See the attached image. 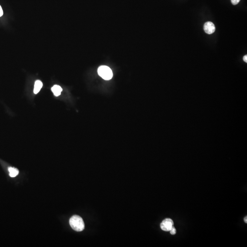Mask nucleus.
Here are the masks:
<instances>
[{"instance_id": "obj_9", "label": "nucleus", "mask_w": 247, "mask_h": 247, "mask_svg": "<svg viewBox=\"0 0 247 247\" xmlns=\"http://www.w3.org/2000/svg\"><path fill=\"white\" fill-rule=\"evenodd\" d=\"M240 1V0H231V2L233 5H237Z\"/></svg>"}, {"instance_id": "obj_1", "label": "nucleus", "mask_w": 247, "mask_h": 247, "mask_svg": "<svg viewBox=\"0 0 247 247\" xmlns=\"http://www.w3.org/2000/svg\"><path fill=\"white\" fill-rule=\"evenodd\" d=\"M69 223L71 228L77 232H81L84 230V223L81 216L75 215L70 218Z\"/></svg>"}, {"instance_id": "obj_10", "label": "nucleus", "mask_w": 247, "mask_h": 247, "mask_svg": "<svg viewBox=\"0 0 247 247\" xmlns=\"http://www.w3.org/2000/svg\"><path fill=\"white\" fill-rule=\"evenodd\" d=\"M3 14V12L1 6H0V17H1Z\"/></svg>"}, {"instance_id": "obj_5", "label": "nucleus", "mask_w": 247, "mask_h": 247, "mask_svg": "<svg viewBox=\"0 0 247 247\" xmlns=\"http://www.w3.org/2000/svg\"><path fill=\"white\" fill-rule=\"evenodd\" d=\"M51 91L53 93L54 96H59L61 94V92L62 91V89L60 86L56 85L54 86L51 88Z\"/></svg>"}, {"instance_id": "obj_6", "label": "nucleus", "mask_w": 247, "mask_h": 247, "mask_svg": "<svg viewBox=\"0 0 247 247\" xmlns=\"http://www.w3.org/2000/svg\"><path fill=\"white\" fill-rule=\"evenodd\" d=\"M43 86V83L40 80H37L35 82V88L33 92L35 94H37L39 93Z\"/></svg>"}, {"instance_id": "obj_12", "label": "nucleus", "mask_w": 247, "mask_h": 247, "mask_svg": "<svg viewBox=\"0 0 247 247\" xmlns=\"http://www.w3.org/2000/svg\"><path fill=\"white\" fill-rule=\"evenodd\" d=\"M247 216H246V217H245V218H244V222H245V223H247Z\"/></svg>"}, {"instance_id": "obj_11", "label": "nucleus", "mask_w": 247, "mask_h": 247, "mask_svg": "<svg viewBox=\"0 0 247 247\" xmlns=\"http://www.w3.org/2000/svg\"><path fill=\"white\" fill-rule=\"evenodd\" d=\"M243 60H244V62L247 63V55H245V56H244V58H243Z\"/></svg>"}, {"instance_id": "obj_3", "label": "nucleus", "mask_w": 247, "mask_h": 247, "mask_svg": "<svg viewBox=\"0 0 247 247\" xmlns=\"http://www.w3.org/2000/svg\"><path fill=\"white\" fill-rule=\"evenodd\" d=\"M174 225V222L172 219L166 218L163 220L160 224V227L163 230L168 232L170 230Z\"/></svg>"}, {"instance_id": "obj_2", "label": "nucleus", "mask_w": 247, "mask_h": 247, "mask_svg": "<svg viewBox=\"0 0 247 247\" xmlns=\"http://www.w3.org/2000/svg\"><path fill=\"white\" fill-rule=\"evenodd\" d=\"M98 74L104 80H110L113 78V74L112 70L109 67L106 65H102L98 68Z\"/></svg>"}, {"instance_id": "obj_7", "label": "nucleus", "mask_w": 247, "mask_h": 247, "mask_svg": "<svg viewBox=\"0 0 247 247\" xmlns=\"http://www.w3.org/2000/svg\"><path fill=\"white\" fill-rule=\"evenodd\" d=\"M9 170V175L11 177H15L19 174V171L18 169H15L14 167H10L8 168Z\"/></svg>"}, {"instance_id": "obj_4", "label": "nucleus", "mask_w": 247, "mask_h": 247, "mask_svg": "<svg viewBox=\"0 0 247 247\" xmlns=\"http://www.w3.org/2000/svg\"><path fill=\"white\" fill-rule=\"evenodd\" d=\"M204 29L206 33L208 35H211L215 32L216 28L213 23L211 22H207L204 24Z\"/></svg>"}, {"instance_id": "obj_8", "label": "nucleus", "mask_w": 247, "mask_h": 247, "mask_svg": "<svg viewBox=\"0 0 247 247\" xmlns=\"http://www.w3.org/2000/svg\"><path fill=\"white\" fill-rule=\"evenodd\" d=\"M170 232V233L172 234V235H174L176 233V230L175 229V227H174V226H172V228L169 231Z\"/></svg>"}]
</instances>
